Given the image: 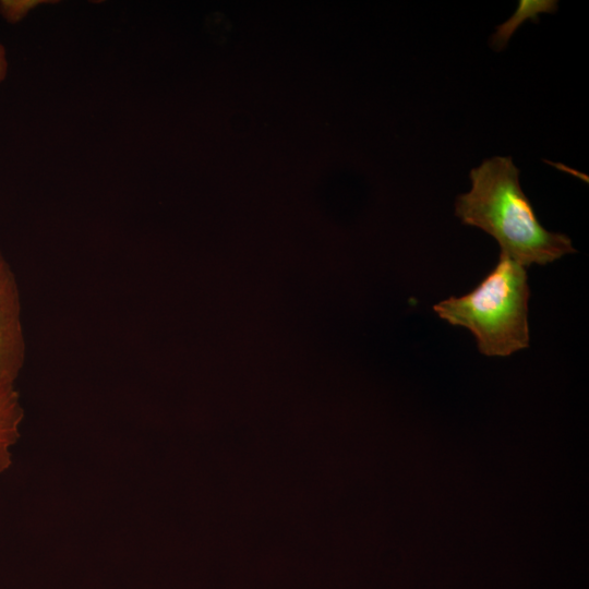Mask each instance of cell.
Segmentation results:
<instances>
[{
    "mask_svg": "<svg viewBox=\"0 0 589 589\" xmlns=\"http://www.w3.org/2000/svg\"><path fill=\"white\" fill-rule=\"evenodd\" d=\"M34 1H0L1 15L11 23H16L35 5Z\"/></svg>",
    "mask_w": 589,
    "mask_h": 589,
    "instance_id": "cell-6",
    "label": "cell"
},
{
    "mask_svg": "<svg viewBox=\"0 0 589 589\" xmlns=\"http://www.w3.org/2000/svg\"><path fill=\"white\" fill-rule=\"evenodd\" d=\"M471 189L458 195L455 215L492 236L501 253L528 267L575 253L564 233L545 229L521 190L519 170L509 156L485 159L470 171Z\"/></svg>",
    "mask_w": 589,
    "mask_h": 589,
    "instance_id": "cell-1",
    "label": "cell"
},
{
    "mask_svg": "<svg viewBox=\"0 0 589 589\" xmlns=\"http://www.w3.org/2000/svg\"><path fill=\"white\" fill-rule=\"evenodd\" d=\"M8 71L7 52L3 45L0 43V83L5 79Z\"/></svg>",
    "mask_w": 589,
    "mask_h": 589,
    "instance_id": "cell-7",
    "label": "cell"
},
{
    "mask_svg": "<svg viewBox=\"0 0 589 589\" xmlns=\"http://www.w3.org/2000/svg\"><path fill=\"white\" fill-rule=\"evenodd\" d=\"M23 409L14 386L0 388V473L11 465V448L20 435Z\"/></svg>",
    "mask_w": 589,
    "mask_h": 589,
    "instance_id": "cell-4",
    "label": "cell"
},
{
    "mask_svg": "<svg viewBox=\"0 0 589 589\" xmlns=\"http://www.w3.org/2000/svg\"><path fill=\"white\" fill-rule=\"evenodd\" d=\"M25 357L21 299L13 272L0 252V388L14 386Z\"/></svg>",
    "mask_w": 589,
    "mask_h": 589,
    "instance_id": "cell-3",
    "label": "cell"
},
{
    "mask_svg": "<svg viewBox=\"0 0 589 589\" xmlns=\"http://www.w3.org/2000/svg\"><path fill=\"white\" fill-rule=\"evenodd\" d=\"M526 267L506 255L470 292L449 297L433 305L436 315L474 336L479 351L488 357H508L529 346Z\"/></svg>",
    "mask_w": 589,
    "mask_h": 589,
    "instance_id": "cell-2",
    "label": "cell"
},
{
    "mask_svg": "<svg viewBox=\"0 0 589 589\" xmlns=\"http://www.w3.org/2000/svg\"><path fill=\"white\" fill-rule=\"evenodd\" d=\"M557 10V1L554 0H520L517 11L505 23L496 27L492 36L491 45L494 49H503L516 31V28L527 19L538 22L540 13H554Z\"/></svg>",
    "mask_w": 589,
    "mask_h": 589,
    "instance_id": "cell-5",
    "label": "cell"
}]
</instances>
